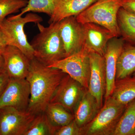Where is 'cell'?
Listing matches in <instances>:
<instances>
[{"label": "cell", "instance_id": "cell-19", "mask_svg": "<svg viewBox=\"0 0 135 135\" xmlns=\"http://www.w3.org/2000/svg\"><path fill=\"white\" fill-rule=\"evenodd\" d=\"M117 20L120 37L126 42L135 45V14L121 7L118 11Z\"/></svg>", "mask_w": 135, "mask_h": 135}, {"label": "cell", "instance_id": "cell-14", "mask_svg": "<svg viewBox=\"0 0 135 135\" xmlns=\"http://www.w3.org/2000/svg\"><path fill=\"white\" fill-rule=\"evenodd\" d=\"M83 25L84 34V46L89 52L104 55L107 45L115 35L109 29L97 24L88 23Z\"/></svg>", "mask_w": 135, "mask_h": 135}, {"label": "cell", "instance_id": "cell-31", "mask_svg": "<svg viewBox=\"0 0 135 135\" xmlns=\"http://www.w3.org/2000/svg\"><path fill=\"white\" fill-rule=\"evenodd\" d=\"M26 1H28V0H26Z\"/></svg>", "mask_w": 135, "mask_h": 135}, {"label": "cell", "instance_id": "cell-30", "mask_svg": "<svg viewBox=\"0 0 135 135\" xmlns=\"http://www.w3.org/2000/svg\"><path fill=\"white\" fill-rule=\"evenodd\" d=\"M133 75H135V73H134V74H133Z\"/></svg>", "mask_w": 135, "mask_h": 135}, {"label": "cell", "instance_id": "cell-5", "mask_svg": "<svg viewBox=\"0 0 135 135\" xmlns=\"http://www.w3.org/2000/svg\"><path fill=\"white\" fill-rule=\"evenodd\" d=\"M127 105L109 97L94 119L81 128L82 135H113Z\"/></svg>", "mask_w": 135, "mask_h": 135}, {"label": "cell", "instance_id": "cell-22", "mask_svg": "<svg viewBox=\"0 0 135 135\" xmlns=\"http://www.w3.org/2000/svg\"><path fill=\"white\" fill-rule=\"evenodd\" d=\"M56 131L44 112L36 114L24 135H55Z\"/></svg>", "mask_w": 135, "mask_h": 135}, {"label": "cell", "instance_id": "cell-15", "mask_svg": "<svg viewBox=\"0 0 135 135\" xmlns=\"http://www.w3.org/2000/svg\"><path fill=\"white\" fill-rule=\"evenodd\" d=\"M97 0H54L53 13L49 23H55L68 17L76 16Z\"/></svg>", "mask_w": 135, "mask_h": 135}, {"label": "cell", "instance_id": "cell-10", "mask_svg": "<svg viewBox=\"0 0 135 135\" xmlns=\"http://www.w3.org/2000/svg\"><path fill=\"white\" fill-rule=\"evenodd\" d=\"M90 75L88 90L96 99L100 109L103 105L106 88L105 62L103 56L89 52Z\"/></svg>", "mask_w": 135, "mask_h": 135}, {"label": "cell", "instance_id": "cell-13", "mask_svg": "<svg viewBox=\"0 0 135 135\" xmlns=\"http://www.w3.org/2000/svg\"><path fill=\"white\" fill-rule=\"evenodd\" d=\"M126 42L121 37H114L110 39L107 45L104 55L106 75V88L105 101L112 94L116 80V69L118 57Z\"/></svg>", "mask_w": 135, "mask_h": 135}, {"label": "cell", "instance_id": "cell-18", "mask_svg": "<svg viewBox=\"0 0 135 135\" xmlns=\"http://www.w3.org/2000/svg\"><path fill=\"white\" fill-rule=\"evenodd\" d=\"M111 97L116 101L127 104L135 99V75L116 80Z\"/></svg>", "mask_w": 135, "mask_h": 135}, {"label": "cell", "instance_id": "cell-4", "mask_svg": "<svg viewBox=\"0 0 135 135\" xmlns=\"http://www.w3.org/2000/svg\"><path fill=\"white\" fill-rule=\"evenodd\" d=\"M42 21L41 17L35 13H27L24 17L16 15L4 20L0 26L7 45L16 47L30 59L34 58V52L24 31L25 25L28 23L35 24Z\"/></svg>", "mask_w": 135, "mask_h": 135}, {"label": "cell", "instance_id": "cell-11", "mask_svg": "<svg viewBox=\"0 0 135 135\" xmlns=\"http://www.w3.org/2000/svg\"><path fill=\"white\" fill-rule=\"evenodd\" d=\"M59 22V30L65 57L79 51L83 48L84 34L83 25L75 16L68 17Z\"/></svg>", "mask_w": 135, "mask_h": 135}, {"label": "cell", "instance_id": "cell-12", "mask_svg": "<svg viewBox=\"0 0 135 135\" xmlns=\"http://www.w3.org/2000/svg\"><path fill=\"white\" fill-rule=\"evenodd\" d=\"M5 72L10 79H26L31 59L19 49L7 45L2 53Z\"/></svg>", "mask_w": 135, "mask_h": 135}, {"label": "cell", "instance_id": "cell-27", "mask_svg": "<svg viewBox=\"0 0 135 135\" xmlns=\"http://www.w3.org/2000/svg\"><path fill=\"white\" fill-rule=\"evenodd\" d=\"M122 7L135 14V0H122Z\"/></svg>", "mask_w": 135, "mask_h": 135}, {"label": "cell", "instance_id": "cell-16", "mask_svg": "<svg viewBox=\"0 0 135 135\" xmlns=\"http://www.w3.org/2000/svg\"><path fill=\"white\" fill-rule=\"evenodd\" d=\"M100 109L96 99L87 89L75 108L74 120L79 127H83L94 119Z\"/></svg>", "mask_w": 135, "mask_h": 135}, {"label": "cell", "instance_id": "cell-3", "mask_svg": "<svg viewBox=\"0 0 135 135\" xmlns=\"http://www.w3.org/2000/svg\"><path fill=\"white\" fill-rule=\"evenodd\" d=\"M122 0H97L75 16L81 24H97L109 29L116 37H120L117 17Z\"/></svg>", "mask_w": 135, "mask_h": 135}, {"label": "cell", "instance_id": "cell-1", "mask_svg": "<svg viewBox=\"0 0 135 135\" xmlns=\"http://www.w3.org/2000/svg\"><path fill=\"white\" fill-rule=\"evenodd\" d=\"M66 74L57 68L45 65L35 57L31 59L26 77L31 90L27 111L35 115L45 112L57 88Z\"/></svg>", "mask_w": 135, "mask_h": 135}, {"label": "cell", "instance_id": "cell-28", "mask_svg": "<svg viewBox=\"0 0 135 135\" xmlns=\"http://www.w3.org/2000/svg\"><path fill=\"white\" fill-rule=\"evenodd\" d=\"M7 46L2 32L0 29V54H2L5 47Z\"/></svg>", "mask_w": 135, "mask_h": 135}, {"label": "cell", "instance_id": "cell-21", "mask_svg": "<svg viewBox=\"0 0 135 135\" xmlns=\"http://www.w3.org/2000/svg\"><path fill=\"white\" fill-rule=\"evenodd\" d=\"M45 112L49 120L56 130L74 119V114L57 104L50 103Z\"/></svg>", "mask_w": 135, "mask_h": 135}, {"label": "cell", "instance_id": "cell-24", "mask_svg": "<svg viewBox=\"0 0 135 135\" xmlns=\"http://www.w3.org/2000/svg\"><path fill=\"white\" fill-rule=\"evenodd\" d=\"M27 2L26 0H0V26L6 17L18 12L26 6Z\"/></svg>", "mask_w": 135, "mask_h": 135}, {"label": "cell", "instance_id": "cell-29", "mask_svg": "<svg viewBox=\"0 0 135 135\" xmlns=\"http://www.w3.org/2000/svg\"><path fill=\"white\" fill-rule=\"evenodd\" d=\"M5 72L4 69V63L2 54H0V73Z\"/></svg>", "mask_w": 135, "mask_h": 135}, {"label": "cell", "instance_id": "cell-7", "mask_svg": "<svg viewBox=\"0 0 135 135\" xmlns=\"http://www.w3.org/2000/svg\"><path fill=\"white\" fill-rule=\"evenodd\" d=\"M36 115L11 107L0 108V135H24Z\"/></svg>", "mask_w": 135, "mask_h": 135}, {"label": "cell", "instance_id": "cell-8", "mask_svg": "<svg viewBox=\"0 0 135 135\" xmlns=\"http://www.w3.org/2000/svg\"><path fill=\"white\" fill-rule=\"evenodd\" d=\"M87 89L66 74L57 88L50 103L61 105L74 114L76 106Z\"/></svg>", "mask_w": 135, "mask_h": 135}, {"label": "cell", "instance_id": "cell-6", "mask_svg": "<svg viewBox=\"0 0 135 135\" xmlns=\"http://www.w3.org/2000/svg\"><path fill=\"white\" fill-rule=\"evenodd\" d=\"M48 66L61 70L88 89L90 75L89 51L84 47Z\"/></svg>", "mask_w": 135, "mask_h": 135}, {"label": "cell", "instance_id": "cell-9", "mask_svg": "<svg viewBox=\"0 0 135 135\" xmlns=\"http://www.w3.org/2000/svg\"><path fill=\"white\" fill-rule=\"evenodd\" d=\"M30 96V85L26 79H10L0 97V108L11 107L22 112L27 111Z\"/></svg>", "mask_w": 135, "mask_h": 135}, {"label": "cell", "instance_id": "cell-26", "mask_svg": "<svg viewBox=\"0 0 135 135\" xmlns=\"http://www.w3.org/2000/svg\"><path fill=\"white\" fill-rule=\"evenodd\" d=\"M10 78L5 72L0 73V97L7 87Z\"/></svg>", "mask_w": 135, "mask_h": 135}, {"label": "cell", "instance_id": "cell-2", "mask_svg": "<svg viewBox=\"0 0 135 135\" xmlns=\"http://www.w3.org/2000/svg\"><path fill=\"white\" fill-rule=\"evenodd\" d=\"M36 25L39 33L30 43L34 52V57L47 66L65 58L59 22L51 23L48 27L44 26L40 23Z\"/></svg>", "mask_w": 135, "mask_h": 135}, {"label": "cell", "instance_id": "cell-23", "mask_svg": "<svg viewBox=\"0 0 135 135\" xmlns=\"http://www.w3.org/2000/svg\"><path fill=\"white\" fill-rule=\"evenodd\" d=\"M54 8V0H28L26 6L16 16H22L25 13L34 12L44 13L50 17Z\"/></svg>", "mask_w": 135, "mask_h": 135}, {"label": "cell", "instance_id": "cell-17", "mask_svg": "<svg viewBox=\"0 0 135 135\" xmlns=\"http://www.w3.org/2000/svg\"><path fill=\"white\" fill-rule=\"evenodd\" d=\"M135 73V45L125 44L118 57L116 80L131 76Z\"/></svg>", "mask_w": 135, "mask_h": 135}, {"label": "cell", "instance_id": "cell-25", "mask_svg": "<svg viewBox=\"0 0 135 135\" xmlns=\"http://www.w3.org/2000/svg\"><path fill=\"white\" fill-rule=\"evenodd\" d=\"M55 135H82V130L74 119L67 125L57 129Z\"/></svg>", "mask_w": 135, "mask_h": 135}, {"label": "cell", "instance_id": "cell-20", "mask_svg": "<svg viewBox=\"0 0 135 135\" xmlns=\"http://www.w3.org/2000/svg\"><path fill=\"white\" fill-rule=\"evenodd\" d=\"M113 135H135V99L127 105Z\"/></svg>", "mask_w": 135, "mask_h": 135}]
</instances>
